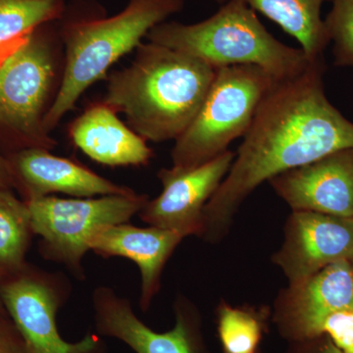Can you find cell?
<instances>
[{
  "label": "cell",
  "instance_id": "cell-1",
  "mask_svg": "<svg viewBox=\"0 0 353 353\" xmlns=\"http://www.w3.org/2000/svg\"><path fill=\"white\" fill-rule=\"evenodd\" d=\"M324 72V60H315L265 95L231 168L203 209L202 236L219 234L265 181L353 148V123L327 99Z\"/></svg>",
  "mask_w": 353,
  "mask_h": 353
},
{
  "label": "cell",
  "instance_id": "cell-21",
  "mask_svg": "<svg viewBox=\"0 0 353 353\" xmlns=\"http://www.w3.org/2000/svg\"><path fill=\"white\" fill-rule=\"evenodd\" d=\"M324 23L334 43V64L353 66V0H334Z\"/></svg>",
  "mask_w": 353,
  "mask_h": 353
},
{
  "label": "cell",
  "instance_id": "cell-19",
  "mask_svg": "<svg viewBox=\"0 0 353 353\" xmlns=\"http://www.w3.org/2000/svg\"><path fill=\"white\" fill-rule=\"evenodd\" d=\"M65 0H0V59L18 39L64 17Z\"/></svg>",
  "mask_w": 353,
  "mask_h": 353
},
{
  "label": "cell",
  "instance_id": "cell-4",
  "mask_svg": "<svg viewBox=\"0 0 353 353\" xmlns=\"http://www.w3.org/2000/svg\"><path fill=\"white\" fill-rule=\"evenodd\" d=\"M64 72L59 22L39 26L13 44L0 60V154L57 148L46 120Z\"/></svg>",
  "mask_w": 353,
  "mask_h": 353
},
{
  "label": "cell",
  "instance_id": "cell-24",
  "mask_svg": "<svg viewBox=\"0 0 353 353\" xmlns=\"http://www.w3.org/2000/svg\"><path fill=\"white\" fill-rule=\"evenodd\" d=\"M0 188L6 190H14L13 176L8 160L2 154H0Z\"/></svg>",
  "mask_w": 353,
  "mask_h": 353
},
{
  "label": "cell",
  "instance_id": "cell-25",
  "mask_svg": "<svg viewBox=\"0 0 353 353\" xmlns=\"http://www.w3.org/2000/svg\"><path fill=\"white\" fill-rule=\"evenodd\" d=\"M318 353H345L341 352L340 348L336 347V345H334L333 341L330 340V339H327V341L325 343H323L321 347H320L319 350H318Z\"/></svg>",
  "mask_w": 353,
  "mask_h": 353
},
{
  "label": "cell",
  "instance_id": "cell-8",
  "mask_svg": "<svg viewBox=\"0 0 353 353\" xmlns=\"http://www.w3.org/2000/svg\"><path fill=\"white\" fill-rule=\"evenodd\" d=\"M68 281L26 263L0 276V301L20 332L29 353H105L101 334L88 333L77 343L62 338L57 312L68 299Z\"/></svg>",
  "mask_w": 353,
  "mask_h": 353
},
{
  "label": "cell",
  "instance_id": "cell-22",
  "mask_svg": "<svg viewBox=\"0 0 353 353\" xmlns=\"http://www.w3.org/2000/svg\"><path fill=\"white\" fill-rule=\"evenodd\" d=\"M333 341L345 353H353V309L341 310L327 318L322 327V336Z\"/></svg>",
  "mask_w": 353,
  "mask_h": 353
},
{
  "label": "cell",
  "instance_id": "cell-16",
  "mask_svg": "<svg viewBox=\"0 0 353 353\" xmlns=\"http://www.w3.org/2000/svg\"><path fill=\"white\" fill-rule=\"evenodd\" d=\"M77 148L105 166H145L153 158L148 141L103 101L88 106L69 127Z\"/></svg>",
  "mask_w": 353,
  "mask_h": 353
},
{
  "label": "cell",
  "instance_id": "cell-7",
  "mask_svg": "<svg viewBox=\"0 0 353 353\" xmlns=\"http://www.w3.org/2000/svg\"><path fill=\"white\" fill-rule=\"evenodd\" d=\"M146 194L60 199L48 196L25 201L32 229L41 238L39 252L46 260L63 264L83 280V259L90 252V236L109 225L129 223L148 201Z\"/></svg>",
  "mask_w": 353,
  "mask_h": 353
},
{
  "label": "cell",
  "instance_id": "cell-5",
  "mask_svg": "<svg viewBox=\"0 0 353 353\" xmlns=\"http://www.w3.org/2000/svg\"><path fill=\"white\" fill-rule=\"evenodd\" d=\"M146 39L199 58L216 69L254 65L276 82L301 75L313 62L301 48H290L274 38L243 0H227L208 19L194 24L165 21L155 26Z\"/></svg>",
  "mask_w": 353,
  "mask_h": 353
},
{
  "label": "cell",
  "instance_id": "cell-26",
  "mask_svg": "<svg viewBox=\"0 0 353 353\" xmlns=\"http://www.w3.org/2000/svg\"><path fill=\"white\" fill-rule=\"evenodd\" d=\"M0 313H7L6 308H4L3 304L1 303V301H0Z\"/></svg>",
  "mask_w": 353,
  "mask_h": 353
},
{
  "label": "cell",
  "instance_id": "cell-6",
  "mask_svg": "<svg viewBox=\"0 0 353 353\" xmlns=\"http://www.w3.org/2000/svg\"><path fill=\"white\" fill-rule=\"evenodd\" d=\"M276 82L254 65H236L216 70L199 113L171 152L176 168H192L221 153L236 139L245 137L265 95Z\"/></svg>",
  "mask_w": 353,
  "mask_h": 353
},
{
  "label": "cell",
  "instance_id": "cell-20",
  "mask_svg": "<svg viewBox=\"0 0 353 353\" xmlns=\"http://www.w3.org/2000/svg\"><path fill=\"white\" fill-rule=\"evenodd\" d=\"M218 330L225 353H253L261 339L262 323L252 310L222 305Z\"/></svg>",
  "mask_w": 353,
  "mask_h": 353
},
{
  "label": "cell",
  "instance_id": "cell-9",
  "mask_svg": "<svg viewBox=\"0 0 353 353\" xmlns=\"http://www.w3.org/2000/svg\"><path fill=\"white\" fill-rule=\"evenodd\" d=\"M234 159L226 150L205 163L192 168H163L157 176L162 192L148 199L139 212V218L150 225L172 230L182 234L201 236L203 209L227 176Z\"/></svg>",
  "mask_w": 353,
  "mask_h": 353
},
{
  "label": "cell",
  "instance_id": "cell-3",
  "mask_svg": "<svg viewBox=\"0 0 353 353\" xmlns=\"http://www.w3.org/2000/svg\"><path fill=\"white\" fill-rule=\"evenodd\" d=\"M185 0H129L115 15L70 16L59 21L64 46L61 87L46 120L52 134L65 116L95 83L106 78L113 65L136 51L155 26L183 10Z\"/></svg>",
  "mask_w": 353,
  "mask_h": 353
},
{
  "label": "cell",
  "instance_id": "cell-15",
  "mask_svg": "<svg viewBox=\"0 0 353 353\" xmlns=\"http://www.w3.org/2000/svg\"><path fill=\"white\" fill-rule=\"evenodd\" d=\"M183 239L182 234L172 230L123 223L97 230L88 246L103 259L125 257L137 264L141 278L139 305L145 311L159 292L165 264Z\"/></svg>",
  "mask_w": 353,
  "mask_h": 353
},
{
  "label": "cell",
  "instance_id": "cell-2",
  "mask_svg": "<svg viewBox=\"0 0 353 353\" xmlns=\"http://www.w3.org/2000/svg\"><path fill=\"white\" fill-rule=\"evenodd\" d=\"M216 70L192 55L143 41L131 63L106 77L102 101L123 114L145 141H175L199 113Z\"/></svg>",
  "mask_w": 353,
  "mask_h": 353
},
{
  "label": "cell",
  "instance_id": "cell-23",
  "mask_svg": "<svg viewBox=\"0 0 353 353\" xmlns=\"http://www.w3.org/2000/svg\"><path fill=\"white\" fill-rule=\"evenodd\" d=\"M0 353H29L20 332L7 313H0Z\"/></svg>",
  "mask_w": 353,
  "mask_h": 353
},
{
  "label": "cell",
  "instance_id": "cell-14",
  "mask_svg": "<svg viewBox=\"0 0 353 353\" xmlns=\"http://www.w3.org/2000/svg\"><path fill=\"white\" fill-rule=\"evenodd\" d=\"M353 309V272L350 261H341L290 285L279 297L278 312L292 333L301 339L322 336L327 318Z\"/></svg>",
  "mask_w": 353,
  "mask_h": 353
},
{
  "label": "cell",
  "instance_id": "cell-13",
  "mask_svg": "<svg viewBox=\"0 0 353 353\" xmlns=\"http://www.w3.org/2000/svg\"><path fill=\"white\" fill-rule=\"evenodd\" d=\"M97 334L123 341L136 353H199L192 318L183 305L176 306L175 327L157 333L139 320L131 303L108 287L92 294Z\"/></svg>",
  "mask_w": 353,
  "mask_h": 353
},
{
  "label": "cell",
  "instance_id": "cell-27",
  "mask_svg": "<svg viewBox=\"0 0 353 353\" xmlns=\"http://www.w3.org/2000/svg\"><path fill=\"white\" fill-rule=\"evenodd\" d=\"M350 263H352V272H353V259H352V261H350Z\"/></svg>",
  "mask_w": 353,
  "mask_h": 353
},
{
  "label": "cell",
  "instance_id": "cell-17",
  "mask_svg": "<svg viewBox=\"0 0 353 353\" xmlns=\"http://www.w3.org/2000/svg\"><path fill=\"white\" fill-rule=\"evenodd\" d=\"M225 3L227 0H216ZM259 11L301 44L311 61L323 59V52L330 43L321 7L325 0H243Z\"/></svg>",
  "mask_w": 353,
  "mask_h": 353
},
{
  "label": "cell",
  "instance_id": "cell-18",
  "mask_svg": "<svg viewBox=\"0 0 353 353\" xmlns=\"http://www.w3.org/2000/svg\"><path fill=\"white\" fill-rule=\"evenodd\" d=\"M32 236L28 204L12 190L0 188V275L13 273L27 263Z\"/></svg>",
  "mask_w": 353,
  "mask_h": 353
},
{
  "label": "cell",
  "instance_id": "cell-10",
  "mask_svg": "<svg viewBox=\"0 0 353 353\" xmlns=\"http://www.w3.org/2000/svg\"><path fill=\"white\" fill-rule=\"evenodd\" d=\"M352 259L353 217L294 211L273 261L284 271L290 285H296L329 265Z\"/></svg>",
  "mask_w": 353,
  "mask_h": 353
},
{
  "label": "cell",
  "instance_id": "cell-11",
  "mask_svg": "<svg viewBox=\"0 0 353 353\" xmlns=\"http://www.w3.org/2000/svg\"><path fill=\"white\" fill-rule=\"evenodd\" d=\"M44 148H30L7 157L17 190L24 201L63 194L75 199L127 196L134 190L104 178L79 162L52 154Z\"/></svg>",
  "mask_w": 353,
  "mask_h": 353
},
{
  "label": "cell",
  "instance_id": "cell-12",
  "mask_svg": "<svg viewBox=\"0 0 353 353\" xmlns=\"http://www.w3.org/2000/svg\"><path fill=\"white\" fill-rule=\"evenodd\" d=\"M269 182L294 211L353 217V148L279 174Z\"/></svg>",
  "mask_w": 353,
  "mask_h": 353
}]
</instances>
